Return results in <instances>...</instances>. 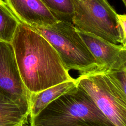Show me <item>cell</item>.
Masks as SVG:
<instances>
[{"label": "cell", "instance_id": "6da1fadb", "mask_svg": "<svg viewBox=\"0 0 126 126\" xmlns=\"http://www.w3.org/2000/svg\"><path fill=\"white\" fill-rule=\"evenodd\" d=\"M10 43L29 94L74 79L49 42L31 28L20 23Z\"/></svg>", "mask_w": 126, "mask_h": 126}, {"label": "cell", "instance_id": "7a4b0ae2", "mask_svg": "<svg viewBox=\"0 0 126 126\" xmlns=\"http://www.w3.org/2000/svg\"><path fill=\"white\" fill-rule=\"evenodd\" d=\"M30 126H116L79 85L30 119Z\"/></svg>", "mask_w": 126, "mask_h": 126}, {"label": "cell", "instance_id": "3957f363", "mask_svg": "<svg viewBox=\"0 0 126 126\" xmlns=\"http://www.w3.org/2000/svg\"><path fill=\"white\" fill-rule=\"evenodd\" d=\"M76 80L111 122L126 126V85L118 72L94 70L79 75Z\"/></svg>", "mask_w": 126, "mask_h": 126}, {"label": "cell", "instance_id": "277c9868", "mask_svg": "<svg viewBox=\"0 0 126 126\" xmlns=\"http://www.w3.org/2000/svg\"><path fill=\"white\" fill-rule=\"evenodd\" d=\"M30 28L49 42L68 71L76 70L82 75L98 67L94 58L72 23L59 20L46 27Z\"/></svg>", "mask_w": 126, "mask_h": 126}, {"label": "cell", "instance_id": "5b68a950", "mask_svg": "<svg viewBox=\"0 0 126 126\" xmlns=\"http://www.w3.org/2000/svg\"><path fill=\"white\" fill-rule=\"evenodd\" d=\"M75 27L112 43H121L117 13L107 0H71Z\"/></svg>", "mask_w": 126, "mask_h": 126}, {"label": "cell", "instance_id": "8992f818", "mask_svg": "<svg viewBox=\"0 0 126 126\" xmlns=\"http://www.w3.org/2000/svg\"><path fill=\"white\" fill-rule=\"evenodd\" d=\"M76 29L98 64L95 71L120 72L126 70V46L112 43Z\"/></svg>", "mask_w": 126, "mask_h": 126}, {"label": "cell", "instance_id": "52a82bcc", "mask_svg": "<svg viewBox=\"0 0 126 126\" xmlns=\"http://www.w3.org/2000/svg\"><path fill=\"white\" fill-rule=\"evenodd\" d=\"M0 94L17 102H29L10 43L0 42Z\"/></svg>", "mask_w": 126, "mask_h": 126}, {"label": "cell", "instance_id": "ba28073f", "mask_svg": "<svg viewBox=\"0 0 126 126\" xmlns=\"http://www.w3.org/2000/svg\"><path fill=\"white\" fill-rule=\"evenodd\" d=\"M20 23L29 27L44 28L59 20L40 0H5Z\"/></svg>", "mask_w": 126, "mask_h": 126}, {"label": "cell", "instance_id": "9c48e42d", "mask_svg": "<svg viewBox=\"0 0 126 126\" xmlns=\"http://www.w3.org/2000/svg\"><path fill=\"white\" fill-rule=\"evenodd\" d=\"M76 79L52 86L29 95V119L36 116L54 100L77 85Z\"/></svg>", "mask_w": 126, "mask_h": 126}, {"label": "cell", "instance_id": "30bf717a", "mask_svg": "<svg viewBox=\"0 0 126 126\" xmlns=\"http://www.w3.org/2000/svg\"><path fill=\"white\" fill-rule=\"evenodd\" d=\"M29 102L13 101L0 94V126H22L28 123Z\"/></svg>", "mask_w": 126, "mask_h": 126}, {"label": "cell", "instance_id": "8fae6325", "mask_svg": "<svg viewBox=\"0 0 126 126\" xmlns=\"http://www.w3.org/2000/svg\"><path fill=\"white\" fill-rule=\"evenodd\" d=\"M20 23L5 2L0 0V42L11 43Z\"/></svg>", "mask_w": 126, "mask_h": 126}, {"label": "cell", "instance_id": "7c38bea8", "mask_svg": "<svg viewBox=\"0 0 126 126\" xmlns=\"http://www.w3.org/2000/svg\"><path fill=\"white\" fill-rule=\"evenodd\" d=\"M60 21L72 23L73 7L71 0H40Z\"/></svg>", "mask_w": 126, "mask_h": 126}, {"label": "cell", "instance_id": "4fadbf2b", "mask_svg": "<svg viewBox=\"0 0 126 126\" xmlns=\"http://www.w3.org/2000/svg\"><path fill=\"white\" fill-rule=\"evenodd\" d=\"M117 19L121 39V44L126 46V15L117 14Z\"/></svg>", "mask_w": 126, "mask_h": 126}, {"label": "cell", "instance_id": "5bb4252c", "mask_svg": "<svg viewBox=\"0 0 126 126\" xmlns=\"http://www.w3.org/2000/svg\"><path fill=\"white\" fill-rule=\"evenodd\" d=\"M122 0L124 4L125 5H126V0Z\"/></svg>", "mask_w": 126, "mask_h": 126}, {"label": "cell", "instance_id": "9a60e30c", "mask_svg": "<svg viewBox=\"0 0 126 126\" xmlns=\"http://www.w3.org/2000/svg\"><path fill=\"white\" fill-rule=\"evenodd\" d=\"M24 126H30V125H28L27 124H25Z\"/></svg>", "mask_w": 126, "mask_h": 126}, {"label": "cell", "instance_id": "2e32d148", "mask_svg": "<svg viewBox=\"0 0 126 126\" xmlns=\"http://www.w3.org/2000/svg\"><path fill=\"white\" fill-rule=\"evenodd\" d=\"M23 126H24V125H23Z\"/></svg>", "mask_w": 126, "mask_h": 126}, {"label": "cell", "instance_id": "e0dca14e", "mask_svg": "<svg viewBox=\"0 0 126 126\" xmlns=\"http://www.w3.org/2000/svg\"></svg>", "mask_w": 126, "mask_h": 126}]
</instances>
